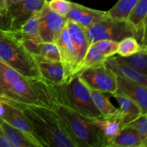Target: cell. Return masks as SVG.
I'll return each instance as SVG.
<instances>
[{"label": "cell", "instance_id": "6da1fadb", "mask_svg": "<svg viewBox=\"0 0 147 147\" xmlns=\"http://www.w3.org/2000/svg\"><path fill=\"white\" fill-rule=\"evenodd\" d=\"M2 101L9 103L22 112L42 147H78L66 131L54 109Z\"/></svg>", "mask_w": 147, "mask_h": 147}, {"label": "cell", "instance_id": "7a4b0ae2", "mask_svg": "<svg viewBox=\"0 0 147 147\" xmlns=\"http://www.w3.org/2000/svg\"><path fill=\"white\" fill-rule=\"evenodd\" d=\"M60 86L42 78H24L7 89L0 100L55 110L56 104L62 103Z\"/></svg>", "mask_w": 147, "mask_h": 147}, {"label": "cell", "instance_id": "3957f363", "mask_svg": "<svg viewBox=\"0 0 147 147\" xmlns=\"http://www.w3.org/2000/svg\"><path fill=\"white\" fill-rule=\"evenodd\" d=\"M55 111L78 147H106L104 139L92 119L83 117L60 103L56 104Z\"/></svg>", "mask_w": 147, "mask_h": 147}, {"label": "cell", "instance_id": "277c9868", "mask_svg": "<svg viewBox=\"0 0 147 147\" xmlns=\"http://www.w3.org/2000/svg\"><path fill=\"white\" fill-rule=\"evenodd\" d=\"M0 60L15 69L27 78H42L35 57L20 40L0 30Z\"/></svg>", "mask_w": 147, "mask_h": 147}, {"label": "cell", "instance_id": "5b68a950", "mask_svg": "<svg viewBox=\"0 0 147 147\" xmlns=\"http://www.w3.org/2000/svg\"><path fill=\"white\" fill-rule=\"evenodd\" d=\"M60 89L61 103L63 105L87 119L103 117L95 105L89 88L78 76L69 83L62 84Z\"/></svg>", "mask_w": 147, "mask_h": 147}, {"label": "cell", "instance_id": "8992f818", "mask_svg": "<svg viewBox=\"0 0 147 147\" xmlns=\"http://www.w3.org/2000/svg\"><path fill=\"white\" fill-rule=\"evenodd\" d=\"M89 45L102 40L120 42L125 37H134V32L127 20L105 19L85 29Z\"/></svg>", "mask_w": 147, "mask_h": 147}, {"label": "cell", "instance_id": "52a82bcc", "mask_svg": "<svg viewBox=\"0 0 147 147\" xmlns=\"http://www.w3.org/2000/svg\"><path fill=\"white\" fill-rule=\"evenodd\" d=\"M45 0H26L16 3L0 12V30L12 31L20 28L42 8Z\"/></svg>", "mask_w": 147, "mask_h": 147}, {"label": "cell", "instance_id": "ba28073f", "mask_svg": "<svg viewBox=\"0 0 147 147\" xmlns=\"http://www.w3.org/2000/svg\"><path fill=\"white\" fill-rule=\"evenodd\" d=\"M89 88L113 94L117 90L116 75L106 64L88 69L78 76Z\"/></svg>", "mask_w": 147, "mask_h": 147}, {"label": "cell", "instance_id": "9c48e42d", "mask_svg": "<svg viewBox=\"0 0 147 147\" xmlns=\"http://www.w3.org/2000/svg\"><path fill=\"white\" fill-rule=\"evenodd\" d=\"M67 22L65 17L52 11L45 1L39 14V34L42 42L55 43Z\"/></svg>", "mask_w": 147, "mask_h": 147}, {"label": "cell", "instance_id": "30bf717a", "mask_svg": "<svg viewBox=\"0 0 147 147\" xmlns=\"http://www.w3.org/2000/svg\"><path fill=\"white\" fill-rule=\"evenodd\" d=\"M55 43L58 47L60 63L64 69V84H66L73 79L78 67L76 52L66 26Z\"/></svg>", "mask_w": 147, "mask_h": 147}, {"label": "cell", "instance_id": "8fae6325", "mask_svg": "<svg viewBox=\"0 0 147 147\" xmlns=\"http://www.w3.org/2000/svg\"><path fill=\"white\" fill-rule=\"evenodd\" d=\"M39 14L40 11L29 19L20 28L7 31L20 40L34 57H37L39 46L42 42L39 34Z\"/></svg>", "mask_w": 147, "mask_h": 147}, {"label": "cell", "instance_id": "7c38bea8", "mask_svg": "<svg viewBox=\"0 0 147 147\" xmlns=\"http://www.w3.org/2000/svg\"><path fill=\"white\" fill-rule=\"evenodd\" d=\"M107 11L96 10L70 1V9L66 18L67 20L76 23L83 29L108 18Z\"/></svg>", "mask_w": 147, "mask_h": 147}, {"label": "cell", "instance_id": "4fadbf2b", "mask_svg": "<svg viewBox=\"0 0 147 147\" xmlns=\"http://www.w3.org/2000/svg\"><path fill=\"white\" fill-rule=\"evenodd\" d=\"M2 103L4 104V112L3 116H1V119L22 132L30 139L34 147H42L40 142L35 137L30 122L24 116L22 112L20 109L11 106L7 102L2 101Z\"/></svg>", "mask_w": 147, "mask_h": 147}, {"label": "cell", "instance_id": "5bb4252c", "mask_svg": "<svg viewBox=\"0 0 147 147\" xmlns=\"http://www.w3.org/2000/svg\"><path fill=\"white\" fill-rule=\"evenodd\" d=\"M116 80L117 90L115 93L130 98L140 106L142 115L147 114V88L119 75H116Z\"/></svg>", "mask_w": 147, "mask_h": 147}, {"label": "cell", "instance_id": "9a60e30c", "mask_svg": "<svg viewBox=\"0 0 147 147\" xmlns=\"http://www.w3.org/2000/svg\"><path fill=\"white\" fill-rule=\"evenodd\" d=\"M106 65L111 69L115 74L130 79L147 88V75L120 60L118 57L113 56L107 58Z\"/></svg>", "mask_w": 147, "mask_h": 147}, {"label": "cell", "instance_id": "2e32d148", "mask_svg": "<svg viewBox=\"0 0 147 147\" xmlns=\"http://www.w3.org/2000/svg\"><path fill=\"white\" fill-rule=\"evenodd\" d=\"M66 27L69 32L70 40H71L75 52H76L78 68L79 65L81 63L82 60L84 58L90 45H89L87 37H86V32H85V30L83 27H81L76 23L69 21V20H67Z\"/></svg>", "mask_w": 147, "mask_h": 147}, {"label": "cell", "instance_id": "e0dca14e", "mask_svg": "<svg viewBox=\"0 0 147 147\" xmlns=\"http://www.w3.org/2000/svg\"><path fill=\"white\" fill-rule=\"evenodd\" d=\"M92 121L101 133L106 142V147H110L113 139L116 138L125 127L120 117H102L92 119Z\"/></svg>", "mask_w": 147, "mask_h": 147}, {"label": "cell", "instance_id": "ac0fdd59", "mask_svg": "<svg viewBox=\"0 0 147 147\" xmlns=\"http://www.w3.org/2000/svg\"><path fill=\"white\" fill-rule=\"evenodd\" d=\"M118 102L120 111V119L124 126H127L142 115V109L132 99L127 96L119 95L117 93L112 94Z\"/></svg>", "mask_w": 147, "mask_h": 147}, {"label": "cell", "instance_id": "d6986e66", "mask_svg": "<svg viewBox=\"0 0 147 147\" xmlns=\"http://www.w3.org/2000/svg\"><path fill=\"white\" fill-rule=\"evenodd\" d=\"M37 65L42 78L57 86L64 84V69L60 62L40 61Z\"/></svg>", "mask_w": 147, "mask_h": 147}, {"label": "cell", "instance_id": "ffe728a7", "mask_svg": "<svg viewBox=\"0 0 147 147\" xmlns=\"http://www.w3.org/2000/svg\"><path fill=\"white\" fill-rule=\"evenodd\" d=\"M110 147H145V144L136 129L126 126L113 139Z\"/></svg>", "mask_w": 147, "mask_h": 147}, {"label": "cell", "instance_id": "44dd1931", "mask_svg": "<svg viewBox=\"0 0 147 147\" xmlns=\"http://www.w3.org/2000/svg\"><path fill=\"white\" fill-rule=\"evenodd\" d=\"M0 128L12 147H34L30 139L18 129L1 119Z\"/></svg>", "mask_w": 147, "mask_h": 147}, {"label": "cell", "instance_id": "7402d4cb", "mask_svg": "<svg viewBox=\"0 0 147 147\" xmlns=\"http://www.w3.org/2000/svg\"><path fill=\"white\" fill-rule=\"evenodd\" d=\"M89 89L95 105L103 118L120 117L119 109H116L111 103L109 98L106 97L103 93L91 88Z\"/></svg>", "mask_w": 147, "mask_h": 147}, {"label": "cell", "instance_id": "603a6c76", "mask_svg": "<svg viewBox=\"0 0 147 147\" xmlns=\"http://www.w3.org/2000/svg\"><path fill=\"white\" fill-rule=\"evenodd\" d=\"M147 15V0H139L129 14L127 22L134 32V37L137 40L142 24Z\"/></svg>", "mask_w": 147, "mask_h": 147}, {"label": "cell", "instance_id": "cb8c5ba5", "mask_svg": "<svg viewBox=\"0 0 147 147\" xmlns=\"http://www.w3.org/2000/svg\"><path fill=\"white\" fill-rule=\"evenodd\" d=\"M24 78L15 69L0 60V96L11 86Z\"/></svg>", "mask_w": 147, "mask_h": 147}, {"label": "cell", "instance_id": "d4e9b609", "mask_svg": "<svg viewBox=\"0 0 147 147\" xmlns=\"http://www.w3.org/2000/svg\"><path fill=\"white\" fill-rule=\"evenodd\" d=\"M106 60H107L106 57H103L101 54H100L96 50V49L94 47H93L90 45L88 49L87 53H86L84 58L82 60L81 63L79 65L78 67L76 70L73 78L77 77L80 73L88 70V69L106 64Z\"/></svg>", "mask_w": 147, "mask_h": 147}, {"label": "cell", "instance_id": "484cf974", "mask_svg": "<svg viewBox=\"0 0 147 147\" xmlns=\"http://www.w3.org/2000/svg\"><path fill=\"white\" fill-rule=\"evenodd\" d=\"M139 0H119L118 2L107 11L109 17L121 20H126L129 14Z\"/></svg>", "mask_w": 147, "mask_h": 147}, {"label": "cell", "instance_id": "4316f807", "mask_svg": "<svg viewBox=\"0 0 147 147\" xmlns=\"http://www.w3.org/2000/svg\"><path fill=\"white\" fill-rule=\"evenodd\" d=\"M36 60L37 63L40 61L60 62V53L56 43L43 42L40 43Z\"/></svg>", "mask_w": 147, "mask_h": 147}, {"label": "cell", "instance_id": "83f0119b", "mask_svg": "<svg viewBox=\"0 0 147 147\" xmlns=\"http://www.w3.org/2000/svg\"><path fill=\"white\" fill-rule=\"evenodd\" d=\"M141 50V45L134 37H125L119 42L117 53L120 57L131 56Z\"/></svg>", "mask_w": 147, "mask_h": 147}, {"label": "cell", "instance_id": "f1b7e54d", "mask_svg": "<svg viewBox=\"0 0 147 147\" xmlns=\"http://www.w3.org/2000/svg\"><path fill=\"white\" fill-rule=\"evenodd\" d=\"M119 59L127 63L139 71L147 75V54L142 52L136 53L131 56L126 57L118 56Z\"/></svg>", "mask_w": 147, "mask_h": 147}, {"label": "cell", "instance_id": "f546056e", "mask_svg": "<svg viewBox=\"0 0 147 147\" xmlns=\"http://www.w3.org/2000/svg\"><path fill=\"white\" fill-rule=\"evenodd\" d=\"M119 42L111 40H102L93 43L91 45L94 47L103 57L109 58L113 57L117 53Z\"/></svg>", "mask_w": 147, "mask_h": 147}, {"label": "cell", "instance_id": "4dcf8cb0", "mask_svg": "<svg viewBox=\"0 0 147 147\" xmlns=\"http://www.w3.org/2000/svg\"><path fill=\"white\" fill-rule=\"evenodd\" d=\"M47 2L52 11L63 17H67L70 9V1L67 0H50Z\"/></svg>", "mask_w": 147, "mask_h": 147}, {"label": "cell", "instance_id": "1f68e13d", "mask_svg": "<svg viewBox=\"0 0 147 147\" xmlns=\"http://www.w3.org/2000/svg\"><path fill=\"white\" fill-rule=\"evenodd\" d=\"M127 126L136 129L143 139L145 147H147V114L142 115Z\"/></svg>", "mask_w": 147, "mask_h": 147}, {"label": "cell", "instance_id": "d6a6232c", "mask_svg": "<svg viewBox=\"0 0 147 147\" xmlns=\"http://www.w3.org/2000/svg\"><path fill=\"white\" fill-rule=\"evenodd\" d=\"M147 36V15L145 18L143 24H142V29H141L140 33H139V37H138L137 40L139 41V42L140 43V45H142L143 43V42L144 41L145 38Z\"/></svg>", "mask_w": 147, "mask_h": 147}, {"label": "cell", "instance_id": "836d02e7", "mask_svg": "<svg viewBox=\"0 0 147 147\" xmlns=\"http://www.w3.org/2000/svg\"><path fill=\"white\" fill-rule=\"evenodd\" d=\"M0 147H12L7 138L4 136L1 128H0Z\"/></svg>", "mask_w": 147, "mask_h": 147}, {"label": "cell", "instance_id": "e575fe53", "mask_svg": "<svg viewBox=\"0 0 147 147\" xmlns=\"http://www.w3.org/2000/svg\"><path fill=\"white\" fill-rule=\"evenodd\" d=\"M26 1V0H6L5 7H4V9L7 8V7H9V6L12 5V4H16V3L21 2V1Z\"/></svg>", "mask_w": 147, "mask_h": 147}, {"label": "cell", "instance_id": "d590c367", "mask_svg": "<svg viewBox=\"0 0 147 147\" xmlns=\"http://www.w3.org/2000/svg\"><path fill=\"white\" fill-rule=\"evenodd\" d=\"M5 1L6 0H0V12L4 9L5 7Z\"/></svg>", "mask_w": 147, "mask_h": 147}, {"label": "cell", "instance_id": "8d00e7d4", "mask_svg": "<svg viewBox=\"0 0 147 147\" xmlns=\"http://www.w3.org/2000/svg\"><path fill=\"white\" fill-rule=\"evenodd\" d=\"M146 40H147V36H146V38H145L144 41V42H143V43H144V42H146ZM143 43H142V44H143Z\"/></svg>", "mask_w": 147, "mask_h": 147}, {"label": "cell", "instance_id": "74e56055", "mask_svg": "<svg viewBox=\"0 0 147 147\" xmlns=\"http://www.w3.org/2000/svg\"><path fill=\"white\" fill-rule=\"evenodd\" d=\"M145 44H147V40H146V42H144V43H143V44H142V45H145Z\"/></svg>", "mask_w": 147, "mask_h": 147}, {"label": "cell", "instance_id": "f35d334b", "mask_svg": "<svg viewBox=\"0 0 147 147\" xmlns=\"http://www.w3.org/2000/svg\"><path fill=\"white\" fill-rule=\"evenodd\" d=\"M1 118H0V121H1Z\"/></svg>", "mask_w": 147, "mask_h": 147}, {"label": "cell", "instance_id": "ab89813d", "mask_svg": "<svg viewBox=\"0 0 147 147\" xmlns=\"http://www.w3.org/2000/svg\"><path fill=\"white\" fill-rule=\"evenodd\" d=\"M45 1H50V0H45Z\"/></svg>", "mask_w": 147, "mask_h": 147}]
</instances>
